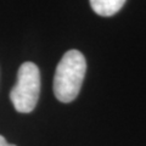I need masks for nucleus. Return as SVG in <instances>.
<instances>
[{
    "label": "nucleus",
    "instance_id": "nucleus-4",
    "mask_svg": "<svg viewBox=\"0 0 146 146\" xmlns=\"http://www.w3.org/2000/svg\"><path fill=\"white\" fill-rule=\"evenodd\" d=\"M0 146H16V145H12V144H9L7 141L5 140L3 135H0Z\"/></svg>",
    "mask_w": 146,
    "mask_h": 146
},
{
    "label": "nucleus",
    "instance_id": "nucleus-1",
    "mask_svg": "<svg viewBox=\"0 0 146 146\" xmlns=\"http://www.w3.org/2000/svg\"><path fill=\"white\" fill-rule=\"evenodd\" d=\"M86 72L84 55L78 50L65 52L56 66L54 94L58 101L68 104L78 96Z\"/></svg>",
    "mask_w": 146,
    "mask_h": 146
},
{
    "label": "nucleus",
    "instance_id": "nucleus-2",
    "mask_svg": "<svg viewBox=\"0 0 146 146\" xmlns=\"http://www.w3.org/2000/svg\"><path fill=\"white\" fill-rule=\"evenodd\" d=\"M40 93V72L33 62H23L18 68L17 80L10 91L13 107L20 113H29L36 106Z\"/></svg>",
    "mask_w": 146,
    "mask_h": 146
},
{
    "label": "nucleus",
    "instance_id": "nucleus-3",
    "mask_svg": "<svg viewBox=\"0 0 146 146\" xmlns=\"http://www.w3.org/2000/svg\"><path fill=\"white\" fill-rule=\"evenodd\" d=\"M90 6L99 16L110 17L121 10L127 0H89Z\"/></svg>",
    "mask_w": 146,
    "mask_h": 146
}]
</instances>
